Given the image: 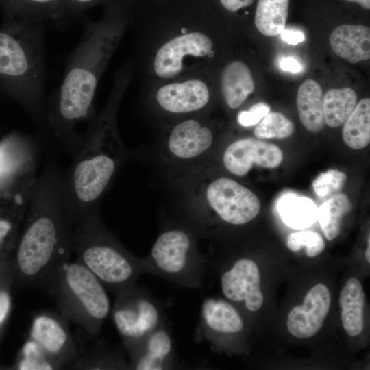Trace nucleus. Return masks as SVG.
Wrapping results in <instances>:
<instances>
[{
  "instance_id": "nucleus-30",
  "label": "nucleus",
  "mask_w": 370,
  "mask_h": 370,
  "mask_svg": "<svg viewBox=\"0 0 370 370\" xmlns=\"http://www.w3.org/2000/svg\"><path fill=\"white\" fill-rule=\"evenodd\" d=\"M352 208L348 197L338 193L323 202L317 209V219L325 238L331 241L340 233L341 220Z\"/></svg>"
},
{
  "instance_id": "nucleus-4",
  "label": "nucleus",
  "mask_w": 370,
  "mask_h": 370,
  "mask_svg": "<svg viewBox=\"0 0 370 370\" xmlns=\"http://www.w3.org/2000/svg\"><path fill=\"white\" fill-rule=\"evenodd\" d=\"M45 25L4 21L0 28V90L27 112L39 136L49 134L45 96Z\"/></svg>"
},
{
  "instance_id": "nucleus-26",
  "label": "nucleus",
  "mask_w": 370,
  "mask_h": 370,
  "mask_svg": "<svg viewBox=\"0 0 370 370\" xmlns=\"http://www.w3.org/2000/svg\"><path fill=\"white\" fill-rule=\"evenodd\" d=\"M278 212L286 225L294 229L310 226L317 219L316 204L310 199L293 193L282 195L278 201Z\"/></svg>"
},
{
  "instance_id": "nucleus-22",
  "label": "nucleus",
  "mask_w": 370,
  "mask_h": 370,
  "mask_svg": "<svg viewBox=\"0 0 370 370\" xmlns=\"http://www.w3.org/2000/svg\"><path fill=\"white\" fill-rule=\"evenodd\" d=\"M323 91L315 80H305L297 94V108L300 121L311 132H320L325 125L323 100Z\"/></svg>"
},
{
  "instance_id": "nucleus-29",
  "label": "nucleus",
  "mask_w": 370,
  "mask_h": 370,
  "mask_svg": "<svg viewBox=\"0 0 370 370\" xmlns=\"http://www.w3.org/2000/svg\"><path fill=\"white\" fill-rule=\"evenodd\" d=\"M356 102V93L350 88L328 90L323 100L325 123L331 127L343 125L354 109Z\"/></svg>"
},
{
  "instance_id": "nucleus-9",
  "label": "nucleus",
  "mask_w": 370,
  "mask_h": 370,
  "mask_svg": "<svg viewBox=\"0 0 370 370\" xmlns=\"http://www.w3.org/2000/svg\"><path fill=\"white\" fill-rule=\"evenodd\" d=\"M116 295L112 317L128 355L165 320L162 303L136 284Z\"/></svg>"
},
{
  "instance_id": "nucleus-27",
  "label": "nucleus",
  "mask_w": 370,
  "mask_h": 370,
  "mask_svg": "<svg viewBox=\"0 0 370 370\" xmlns=\"http://www.w3.org/2000/svg\"><path fill=\"white\" fill-rule=\"evenodd\" d=\"M343 124V139L348 147L354 149L367 147L370 143V99L356 103Z\"/></svg>"
},
{
  "instance_id": "nucleus-34",
  "label": "nucleus",
  "mask_w": 370,
  "mask_h": 370,
  "mask_svg": "<svg viewBox=\"0 0 370 370\" xmlns=\"http://www.w3.org/2000/svg\"><path fill=\"white\" fill-rule=\"evenodd\" d=\"M346 179L343 172L338 169H329L313 181L312 188L317 197L323 198L341 190Z\"/></svg>"
},
{
  "instance_id": "nucleus-3",
  "label": "nucleus",
  "mask_w": 370,
  "mask_h": 370,
  "mask_svg": "<svg viewBox=\"0 0 370 370\" xmlns=\"http://www.w3.org/2000/svg\"><path fill=\"white\" fill-rule=\"evenodd\" d=\"M114 103L82 133L79 147L64 173V197L74 225L99 210L102 197L128 158L116 132Z\"/></svg>"
},
{
  "instance_id": "nucleus-39",
  "label": "nucleus",
  "mask_w": 370,
  "mask_h": 370,
  "mask_svg": "<svg viewBox=\"0 0 370 370\" xmlns=\"http://www.w3.org/2000/svg\"><path fill=\"white\" fill-rule=\"evenodd\" d=\"M280 35L284 41L293 45L301 42L305 40L304 33L298 29H284Z\"/></svg>"
},
{
  "instance_id": "nucleus-37",
  "label": "nucleus",
  "mask_w": 370,
  "mask_h": 370,
  "mask_svg": "<svg viewBox=\"0 0 370 370\" xmlns=\"http://www.w3.org/2000/svg\"><path fill=\"white\" fill-rule=\"evenodd\" d=\"M103 0H64L63 24L78 16Z\"/></svg>"
},
{
  "instance_id": "nucleus-8",
  "label": "nucleus",
  "mask_w": 370,
  "mask_h": 370,
  "mask_svg": "<svg viewBox=\"0 0 370 370\" xmlns=\"http://www.w3.org/2000/svg\"><path fill=\"white\" fill-rule=\"evenodd\" d=\"M198 237L184 222L166 221L149 254L142 258L143 273L166 280L180 286H203L206 260L197 243Z\"/></svg>"
},
{
  "instance_id": "nucleus-10",
  "label": "nucleus",
  "mask_w": 370,
  "mask_h": 370,
  "mask_svg": "<svg viewBox=\"0 0 370 370\" xmlns=\"http://www.w3.org/2000/svg\"><path fill=\"white\" fill-rule=\"evenodd\" d=\"M213 143L208 127L197 119H186L175 125L159 145V158L172 175L184 173L204 164Z\"/></svg>"
},
{
  "instance_id": "nucleus-7",
  "label": "nucleus",
  "mask_w": 370,
  "mask_h": 370,
  "mask_svg": "<svg viewBox=\"0 0 370 370\" xmlns=\"http://www.w3.org/2000/svg\"><path fill=\"white\" fill-rule=\"evenodd\" d=\"M44 288L52 296L60 313L97 337L110 310L105 286L86 267L67 259L51 273Z\"/></svg>"
},
{
  "instance_id": "nucleus-2",
  "label": "nucleus",
  "mask_w": 370,
  "mask_h": 370,
  "mask_svg": "<svg viewBox=\"0 0 370 370\" xmlns=\"http://www.w3.org/2000/svg\"><path fill=\"white\" fill-rule=\"evenodd\" d=\"M110 14L100 23L84 24L82 37L66 60L61 84L47 102L49 134L71 156L82 139L77 125L93 115L99 75L110 48L113 8Z\"/></svg>"
},
{
  "instance_id": "nucleus-24",
  "label": "nucleus",
  "mask_w": 370,
  "mask_h": 370,
  "mask_svg": "<svg viewBox=\"0 0 370 370\" xmlns=\"http://www.w3.org/2000/svg\"><path fill=\"white\" fill-rule=\"evenodd\" d=\"M254 87L251 72L243 62H232L224 69L221 79L222 93L231 109L239 108L254 92Z\"/></svg>"
},
{
  "instance_id": "nucleus-21",
  "label": "nucleus",
  "mask_w": 370,
  "mask_h": 370,
  "mask_svg": "<svg viewBox=\"0 0 370 370\" xmlns=\"http://www.w3.org/2000/svg\"><path fill=\"white\" fill-rule=\"evenodd\" d=\"M333 51L351 64L370 58V29L362 25H341L330 36Z\"/></svg>"
},
{
  "instance_id": "nucleus-6",
  "label": "nucleus",
  "mask_w": 370,
  "mask_h": 370,
  "mask_svg": "<svg viewBox=\"0 0 370 370\" xmlns=\"http://www.w3.org/2000/svg\"><path fill=\"white\" fill-rule=\"evenodd\" d=\"M72 252L115 295L135 284L143 274L142 258L130 253L106 227L100 210L74 226Z\"/></svg>"
},
{
  "instance_id": "nucleus-25",
  "label": "nucleus",
  "mask_w": 370,
  "mask_h": 370,
  "mask_svg": "<svg viewBox=\"0 0 370 370\" xmlns=\"http://www.w3.org/2000/svg\"><path fill=\"white\" fill-rule=\"evenodd\" d=\"M339 304L343 326L350 336L360 334L364 326L365 293L360 282L349 278L342 288Z\"/></svg>"
},
{
  "instance_id": "nucleus-11",
  "label": "nucleus",
  "mask_w": 370,
  "mask_h": 370,
  "mask_svg": "<svg viewBox=\"0 0 370 370\" xmlns=\"http://www.w3.org/2000/svg\"><path fill=\"white\" fill-rule=\"evenodd\" d=\"M38 146L31 136L13 131L0 140V192L30 195L38 175Z\"/></svg>"
},
{
  "instance_id": "nucleus-33",
  "label": "nucleus",
  "mask_w": 370,
  "mask_h": 370,
  "mask_svg": "<svg viewBox=\"0 0 370 370\" xmlns=\"http://www.w3.org/2000/svg\"><path fill=\"white\" fill-rule=\"evenodd\" d=\"M286 245L293 252H298L305 247L306 253L309 257L319 255L325 248V242L321 236L312 230L291 233L288 237Z\"/></svg>"
},
{
  "instance_id": "nucleus-42",
  "label": "nucleus",
  "mask_w": 370,
  "mask_h": 370,
  "mask_svg": "<svg viewBox=\"0 0 370 370\" xmlns=\"http://www.w3.org/2000/svg\"><path fill=\"white\" fill-rule=\"evenodd\" d=\"M345 1L357 3L360 7L366 10L370 9V0H345Z\"/></svg>"
},
{
  "instance_id": "nucleus-5",
  "label": "nucleus",
  "mask_w": 370,
  "mask_h": 370,
  "mask_svg": "<svg viewBox=\"0 0 370 370\" xmlns=\"http://www.w3.org/2000/svg\"><path fill=\"white\" fill-rule=\"evenodd\" d=\"M171 180L180 201V220L198 238L214 217L240 226L260 212L259 199L250 189L230 177L210 178L203 166L172 175Z\"/></svg>"
},
{
  "instance_id": "nucleus-15",
  "label": "nucleus",
  "mask_w": 370,
  "mask_h": 370,
  "mask_svg": "<svg viewBox=\"0 0 370 370\" xmlns=\"http://www.w3.org/2000/svg\"><path fill=\"white\" fill-rule=\"evenodd\" d=\"M243 329L242 317L230 302L214 297L202 301L195 334L197 341H206L214 346L221 337L238 334Z\"/></svg>"
},
{
  "instance_id": "nucleus-20",
  "label": "nucleus",
  "mask_w": 370,
  "mask_h": 370,
  "mask_svg": "<svg viewBox=\"0 0 370 370\" xmlns=\"http://www.w3.org/2000/svg\"><path fill=\"white\" fill-rule=\"evenodd\" d=\"M3 2L6 10L4 21L63 25L64 0H3Z\"/></svg>"
},
{
  "instance_id": "nucleus-1",
  "label": "nucleus",
  "mask_w": 370,
  "mask_h": 370,
  "mask_svg": "<svg viewBox=\"0 0 370 370\" xmlns=\"http://www.w3.org/2000/svg\"><path fill=\"white\" fill-rule=\"evenodd\" d=\"M63 176L55 157L49 156L27 202L14 264L18 280L29 288H44L54 268L72 253L75 225L66 207Z\"/></svg>"
},
{
  "instance_id": "nucleus-17",
  "label": "nucleus",
  "mask_w": 370,
  "mask_h": 370,
  "mask_svg": "<svg viewBox=\"0 0 370 370\" xmlns=\"http://www.w3.org/2000/svg\"><path fill=\"white\" fill-rule=\"evenodd\" d=\"M331 294L328 287L318 284L306 294L302 305L288 314L287 328L293 336L308 338L321 329L329 312Z\"/></svg>"
},
{
  "instance_id": "nucleus-19",
  "label": "nucleus",
  "mask_w": 370,
  "mask_h": 370,
  "mask_svg": "<svg viewBox=\"0 0 370 370\" xmlns=\"http://www.w3.org/2000/svg\"><path fill=\"white\" fill-rule=\"evenodd\" d=\"M210 92L199 79L173 83L160 88L156 93L158 106L173 114H188L201 110L208 103Z\"/></svg>"
},
{
  "instance_id": "nucleus-18",
  "label": "nucleus",
  "mask_w": 370,
  "mask_h": 370,
  "mask_svg": "<svg viewBox=\"0 0 370 370\" xmlns=\"http://www.w3.org/2000/svg\"><path fill=\"white\" fill-rule=\"evenodd\" d=\"M129 357L130 369H174L177 362L174 342L165 321L149 334Z\"/></svg>"
},
{
  "instance_id": "nucleus-32",
  "label": "nucleus",
  "mask_w": 370,
  "mask_h": 370,
  "mask_svg": "<svg viewBox=\"0 0 370 370\" xmlns=\"http://www.w3.org/2000/svg\"><path fill=\"white\" fill-rule=\"evenodd\" d=\"M20 370L58 369L41 347L29 338L23 345L17 363Z\"/></svg>"
},
{
  "instance_id": "nucleus-38",
  "label": "nucleus",
  "mask_w": 370,
  "mask_h": 370,
  "mask_svg": "<svg viewBox=\"0 0 370 370\" xmlns=\"http://www.w3.org/2000/svg\"><path fill=\"white\" fill-rule=\"evenodd\" d=\"M11 306L10 295L7 288L0 289V327L8 317Z\"/></svg>"
},
{
  "instance_id": "nucleus-43",
  "label": "nucleus",
  "mask_w": 370,
  "mask_h": 370,
  "mask_svg": "<svg viewBox=\"0 0 370 370\" xmlns=\"http://www.w3.org/2000/svg\"><path fill=\"white\" fill-rule=\"evenodd\" d=\"M369 249H370V239L368 238V246L365 251V258L368 262H370V256H369Z\"/></svg>"
},
{
  "instance_id": "nucleus-16",
  "label": "nucleus",
  "mask_w": 370,
  "mask_h": 370,
  "mask_svg": "<svg viewBox=\"0 0 370 370\" xmlns=\"http://www.w3.org/2000/svg\"><path fill=\"white\" fill-rule=\"evenodd\" d=\"M213 44L206 34L194 32L177 36L163 45L154 59V71L163 79L173 78L182 70V58L186 55L205 56L212 52Z\"/></svg>"
},
{
  "instance_id": "nucleus-13",
  "label": "nucleus",
  "mask_w": 370,
  "mask_h": 370,
  "mask_svg": "<svg viewBox=\"0 0 370 370\" xmlns=\"http://www.w3.org/2000/svg\"><path fill=\"white\" fill-rule=\"evenodd\" d=\"M283 160V153L277 145L254 138H242L228 145L224 149L222 162L231 174L242 177L254 165L273 169Z\"/></svg>"
},
{
  "instance_id": "nucleus-35",
  "label": "nucleus",
  "mask_w": 370,
  "mask_h": 370,
  "mask_svg": "<svg viewBox=\"0 0 370 370\" xmlns=\"http://www.w3.org/2000/svg\"><path fill=\"white\" fill-rule=\"evenodd\" d=\"M27 202L19 204L10 214H0V249L14 236L17 225L25 217Z\"/></svg>"
},
{
  "instance_id": "nucleus-41",
  "label": "nucleus",
  "mask_w": 370,
  "mask_h": 370,
  "mask_svg": "<svg viewBox=\"0 0 370 370\" xmlns=\"http://www.w3.org/2000/svg\"><path fill=\"white\" fill-rule=\"evenodd\" d=\"M222 7L226 10L235 12L250 6L255 0H219Z\"/></svg>"
},
{
  "instance_id": "nucleus-28",
  "label": "nucleus",
  "mask_w": 370,
  "mask_h": 370,
  "mask_svg": "<svg viewBox=\"0 0 370 370\" xmlns=\"http://www.w3.org/2000/svg\"><path fill=\"white\" fill-rule=\"evenodd\" d=\"M290 0H258L254 22L257 29L267 36L280 35L285 29Z\"/></svg>"
},
{
  "instance_id": "nucleus-12",
  "label": "nucleus",
  "mask_w": 370,
  "mask_h": 370,
  "mask_svg": "<svg viewBox=\"0 0 370 370\" xmlns=\"http://www.w3.org/2000/svg\"><path fill=\"white\" fill-rule=\"evenodd\" d=\"M68 321L61 313L43 311L34 317L30 327L29 338L41 347L58 369L69 368L78 356Z\"/></svg>"
},
{
  "instance_id": "nucleus-23",
  "label": "nucleus",
  "mask_w": 370,
  "mask_h": 370,
  "mask_svg": "<svg viewBox=\"0 0 370 370\" xmlns=\"http://www.w3.org/2000/svg\"><path fill=\"white\" fill-rule=\"evenodd\" d=\"M74 369H130L121 348L110 347L97 339L84 351L78 350L76 360L69 367Z\"/></svg>"
},
{
  "instance_id": "nucleus-14",
  "label": "nucleus",
  "mask_w": 370,
  "mask_h": 370,
  "mask_svg": "<svg viewBox=\"0 0 370 370\" xmlns=\"http://www.w3.org/2000/svg\"><path fill=\"white\" fill-rule=\"evenodd\" d=\"M221 286L227 299L243 303L250 312L258 310L263 304L259 269L250 258L238 259L229 270L223 272Z\"/></svg>"
},
{
  "instance_id": "nucleus-36",
  "label": "nucleus",
  "mask_w": 370,
  "mask_h": 370,
  "mask_svg": "<svg viewBox=\"0 0 370 370\" xmlns=\"http://www.w3.org/2000/svg\"><path fill=\"white\" fill-rule=\"evenodd\" d=\"M270 112V106L263 102L255 103L248 110L241 111L237 116L238 123L244 127L257 125Z\"/></svg>"
},
{
  "instance_id": "nucleus-40",
  "label": "nucleus",
  "mask_w": 370,
  "mask_h": 370,
  "mask_svg": "<svg viewBox=\"0 0 370 370\" xmlns=\"http://www.w3.org/2000/svg\"><path fill=\"white\" fill-rule=\"evenodd\" d=\"M279 66L283 71L297 73L302 71V66L295 58L291 56H284L279 61Z\"/></svg>"
},
{
  "instance_id": "nucleus-31",
  "label": "nucleus",
  "mask_w": 370,
  "mask_h": 370,
  "mask_svg": "<svg viewBox=\"0 0 370 370\" xmlns=\"http://www.w3.org/2000/svg\"><path fill=\"white\" fill-rule=\"evenodd\" d=\"M294 131V124L283 114L269 112L258 123L254 134L260 140L284 139L291 136Z\"/></svg>"
}]
</instances>
